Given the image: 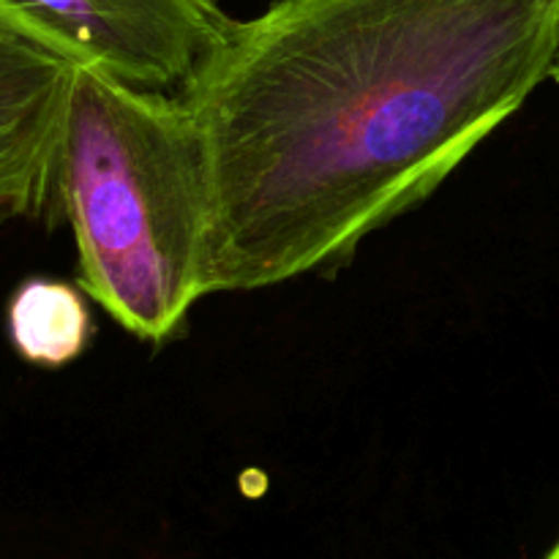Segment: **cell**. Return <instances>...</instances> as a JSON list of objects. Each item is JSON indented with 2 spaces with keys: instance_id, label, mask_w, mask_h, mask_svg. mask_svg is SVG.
<instances>
[{
  "instance_id": "cell-3",
  "label": "cell",
  "mask_w": 559,
  "mask_h": 559,
  "mask_svg": "<svg viewBox=\"0 0 559 559\" xmlns=\"http://www.w3.org/2000/svg\"><path fill=\"white\" fill-rule=\"evenodd\" d=\"M74 66L140 91L183 96L227 36L216 0H0Z\"/></svg>"
},
{
  "instance_id": "cell-2",
  "label": "cell",
  "mask_w": 559,
  "mask_h": 559,
  "mask_svg": "<svg viewBox=\"0 0 559 559\" xmlns=\"http://www.w3.org/2000/svg\"><path fill=\"white\" fill-rule=\"evenodd\" d=\"M60 205L82 293L140 342H169L205 298L207 178L189 104L76 66Z\"/></svg>"
},
{
  "instance_id": "cell-5",
  "label": "cell",
  "mask_w": 559,
  "mask_h": 559,
  "mask_svg": "<svg viewBox=\"0 0 559 559\" xmlns=\"http://www.w3.org/2000/svg\"><path fill=\"white\" fill-rule=\"evenodd\" d=\"M5 331L22 360L60 369L91 344V311L80 287L58 278H27L5 306Z\"/></svg>"
},
{
  "instance_id": "cell-1",
  "label": "cell",
  "mask_w": 559,
  "mask_h": 559,
  "mask_svg": "<svg viewBox=\"0 0 559 559\" xmlns=\"http://www.w3.org/2000/svg\"><path fill=\"white\" fill-rule=\"evenodd\" d=\"M557 58L559 0H276L233 20L180 96L205 158V298L347 265Z\"/></svg>"
},
{
  "instance_id": "cell-7",
  "label": "cell",
  "mask_w": 559,
  "mask_h": 559,
  "mask_svg": "<svg viewBox=\"0 0 559 559\" xmlns=\"http://www.w3.org/2000/svg\"><path fill=\"white\" fill-rule=\"evenodd\" d=\"M551 80H555V82H557V85H559V58H557L555 69H551Z\"/></svg>"
},
{
  "instance_id": "cell-4",
  "label": "cell",
  "mask_w": 559,
  "mask_h": 559,
  "mask_svg": "<svg viewBox=\"0 0 559 559\" xmlns=\"http://www.w3.org/2000/svg\"><path fill=\"white\" fill-rule=\"evenodd\" d=\"M74 69L0 9V227L63 213L60 147Z\"/></svg>"
},
{
  "instance_id": "cell-6",
  "label": "cell",
  "mask_w": 559,
  "mask_h": 559,
  "mask_svg": "<svg viewBox=\"0 0 559 559\" xmlns=\"http://www.w3.org/2000/svg\"><path fill=\"white\" fill-rule=\"evenodd\" d=\"M544 559H559V538L555 540V546H551L549 551H546V557Z\"/></svg>"
}]
</instances>
